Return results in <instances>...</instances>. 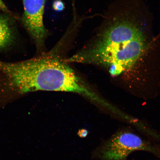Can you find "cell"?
<instances>
[{"label":"cell","instance_id":"1","mask_svg":"<svg viewBox=\"0 0 160 160\" xmlns=\"http://www.w3.org/2000/svg\"><path fill=\"white\" fill-rule=\"evenodd\" d=\"M68 39L64 35L52 50L39 57L15 63L0 61V71L5 76L9 88L20 94L40 91L72 92L102 104L58 53Z\"/></svg>","mask_w":160,"mask_h":160},{"label":"cell","instance_id":"2","mask_svg":"<svg viewBox=\"0 0 160 160\" xmlns=\"http://www.w3.org/2000/svg\"><path fill=\"white\" fill-rule=\"evenodd\" d=\"M145 33L131 19H116L99 32L92 43L67 61L127 69L147 47Z\"/></svg>","mask_w":160,"mask_h":160},{"label":"cell","instance_id":"3","mask_svg":"<svg viewBox=\"0 0 160 160\" xmlns=\"http://www.w3.org/2000/svg\"><path fill=\"white\" fill-rule=\"evenodd\" d=\"M142 137L131 128H121L92 152L95 160H128L134 152L151 153L160 159V143Z\"/></svg>","mask_w":160,"mask_h":160},{"label":"cell","instance_id":"4","mask_svg":"<svg viewBox=\"0 0 160 160\" xmlns=\"http://www.w3.org/2000/svg\"><path fill=\"white\" fill-rule=\"evenodd\" d=\"M23 12L22 20L33 39L38 51L44 49L48 36L43 22L46 0H22Z\"/></svg>","mask_w":160,"mask_h":160},{"label":"cell","instance_id":"5","mask_svg":"<svg viewBox=\"0 0 160 160\" xmlns=\"http://www.w3.org/2000/svg\"><path fill=\"white\" fill-rule=\"evenodd\" d=\"M15 39V30L11 19L0 15V50L10 47Z\"/></svg>","mask_w":160,"mask_h":160},{"label":"cell","instance_id":"6","mask_svg":"<svg viewBox=\"0 0 160 160\" xmlns=\"http://www.w3.org/2000/svg\"><path fill=\"white\" fill-rule=\"evenodd\" d=\"M89 134V131L87 129L82 128L80 129L78 131L77 135L82 138L87 137Z\"/></svg>","mask_w":160,"mask_h":160},{"label":"cell","instance_id":"7","mask_svg":"<svg viewBox=\"0 0 160 160\" xmlns=\"http://www.w3.org/2000/svg\"><path fill=\"white\" fill-rule=\"evenodd\" d=\"M53 8L56 11H61L62 10L64 7L63 4L60 1H56L53 4Z\"/></svg>","mask_w":160,"mask_h":160},{"label":"cell","instance_id":"8","mask_svg":"<svg viewBox=\"0 0 160 160\" xmlns=\"http://www.w3.org/2000/svg\"><path fill=\"white\" fill-rule=\"evenodd\" d=\"M0 11L4 12H8L9 10L7 6L3 2L2 0H0Z\"/></svg>","mask_w":160,"mask_h":160}]
</instances>
